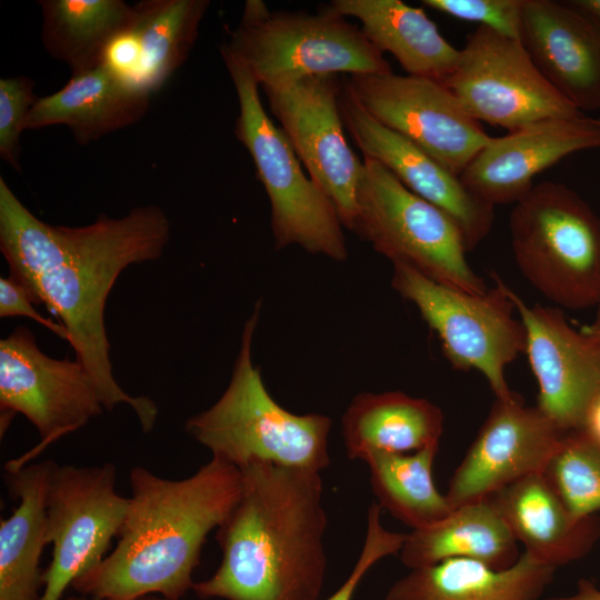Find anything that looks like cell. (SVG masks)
Segmentation results:
<instances>
[{
  "label": "cell",
  "instance_id": "obj_36",
  "mask_svg": "<svg viewBox=\"0 0 600 600\" xmlns=\"http://www.w3.org/2000/svg\"><path fill=\"white\" fill-rule=\"evenodd\" d=\"M544 600H600V589L588 579L578 581L577 591L570 596L553 597Z\"/></svg>",
  "mask_w": 600,
  "mask_h": 600
},
{
  "label": "cell",
  "instance_id": "obj_4",
  "mask_svg": "<svg viewBox=\"0 0 600 600\" xmlns=\"http://www.w3.org/2000/svg\"><path fill=\"white\" fill-rule=\"evenodd\" d=\"M260 311L258 300L243 326L228 387L210 408L190 417L184 429L212 458L238 469L267 462L321 472L330 464L331 419L293 413L269 393L252 361Z\"/></svg>",
  "mask_w": 600,
  "mask_h": 600
},
{
  "label": "cell",
  "instance_id": "obj_14",
  "mask_svg": "<svg viewBox=\"0 0 600 600\" xmlns=\"http://www.w3.org/2000/svg\"><path fill=\"white\" fill-rule=\"evenodd\" d=\"M262 89L309 178L332 202L343 227L352 230L362 162L344 136L339 77L317 74Z\"/></svg>",
  "mask_w": 600,
  "mask_h": 600
},
{
  "label": "cell",
  "instance_id": "obj_22",
  "mask_svg": "<svg viewBox=\"0 0 600 600\" xmlns=\"http://www.w3.org/2000/svg\"><path fill=\"white\" fill-rule=\"evenodd\" d=\"M150 96L101 64L72 73L60 90L38 98L24 128L67 126L77 143L86 146L141 120L149 110Z\"/></svg>",
  "mask_w": 600,
  "mask_h": 600
},
{
  "label": "cell",
  "instance_id": "obj_28",
  "mask_svg": "<svg viewBox=\"0 0 600 600\" xmlns=\"http://www.w3.org/2000/svg\"><path fill=\"white\" fill-rule=\"evenodd\" d=\"M41 41L72 73L102 64L107 49L133 19L122 0H41Z\"/></svg>",
  "mask_w": 600,
  "mask_h": 600
},
{
  "label": "cell",
  "instance_id": "obj_12",
  "mask_svg": "<svg viewBox=\"0 0 600 600\" xmlns=\"http://www.w3.org/2000/svg\"><path fill=\"white\" fill-rule=\"evenodd\" d=\"M129 498L116 491V468L56 464L47 496L48 542L52 560L43 571L40 600L63 593L106 556L119 536Z\"/></svg>",
  "mask_w": 600,
  "mask_h": 600
},
{
  "label": "cell",
  "instance_id": "obj_37",
  "mask_svg": "<svg viewBox=\"0 0 600 600\" xmlns=\"http://www.w3.org/2000/svg\"><path fill=\"white\" fill-rule=\"evenodd\" d=\"M572 7L600 23V0H570Z\"/></svg>",
  "mask_w": 600,
  "mask_h": 600
},
{
  "label": "cell",
  "instance_id": "obj_23",
  "mask_svg": "<svg viewBox=\"0 0 600 600\" xmlns=\"http://www.w3.org/2000/svg\"><path fill=\"white\" fill-rule=\"evenodd\" d=\"M52 460L6 471L9 493L19 501L0 522V600H40V559L48 544L47 496Z\"/></svg>",
  "mask_w": 600,
  "mask_h": 600
},
{
  "label": "cell",
  "instance_id": "obj_21",
  "mask_svg": "<svg viewBox=\"0 0 600 600\" xmlns=\"http://www.w3.org/2000/svg\"><path fill=\"white\" fill-rule=\"evenodd\" d=\"M487 499L524 552L542 564L557 569L579 560L600 538V518L573 517L542 473L527 476Z\"/></svg>",
  "mask_w": 600,
  "mask_h": 600
},
{
  "label": "cell",
  "instance_id": "obj_10",
  "mask_svg": "<svg viewBox=\"0 0 600 600\" xmlns=\"http://www.w3.org/2000/svg\"><path fill=\"white\" fill-rule=\"evenodd\" d=\"M0 409L1 432L16 413H21L40 437L34 448L7 462L6 471L28 464L104 410L84 367L78 360L47 356L26 327L0 340Z\"/></svg>",
  "mask_w": 600,
  "mask_h": 600
},
{
  "label": "cell",
  "instance_id": "obj_38",
  "mask_svg": "<svg viewBox=\"0 0 600 600\" xmlns=\"http://www.w3.org/2000/svg\"><path fill=\"white\" fill-rule=\"evenodd\" d=\"M67 600H94V599H91V598H89L87 596H81V594L77 593V596L68 597ZM129 600H168V599H166V598H163L161 596H158V594H147V596L129 599Z\"/></svg>",
  "mask_w": 600,
  "mask_h": 600
},
{
  "label": "cell",
  "instance_id": "obj_7",
  "mask_svg": "<svg viewBox=\"0 0 600 600\" xmlns=\"http://www.w3.org/2000/svg\"><path fill=\"white\" fill-rule=\"evenodd\" d=\"M220 53L239 102L234 136L249 151L268 194L274 248L299 246L308 253L344 261L343 224L332 202L304 174L284 132L264 111L251 73L226 51Z\"/></svg>",
  "mask_w": 600,
  "mask_h": 600
},
{
  "label": "cell",
  "instance_id": "obj_11",
  "mask_svg": "<svg viewBox=\"0 0 600 600\" xmlns=\"http://www.w3.org/2000/svg\"><path fill=\"white\" fill-rule=\"evenodd\" d=\"M443 84L477 121L508 131L583 114L546 80L519 39L481 26L468 36Z\"/></svg>",
  "mask_w": 600,
  "mask_h": 600
},
{
  "label": "cell",
  "instance_id": "obj_9",
  "mask_svg": "<svg viewBox=\"0 0 600 600\" xmlns=\"http://www.w3.org/2000/svg\"><path fill=\"white\" fill-rule=\"evenodd\" d=\"M392 264V288L417 307L451 366L481 372L496 398H510L513 392L504 370L526 349L524 327L514 317L510 288L493 273L492 288L470 293L439 283L408 264Z\"/></svg>",
  "mask_w": 600,
  "mask_h": 600
},
{
  "label": "cell",
  "instance_id": "obj_3",
  "mask_svg": "<svg viewBox=\"0 0 600 600\" xmlns=\"http://www.w3.org/2000/svg\"><path fill=\"white\" fill-rule=\"evenodd\" d=\"M129 481L131 497L116 547L71 588L94 600L147 594L180 600L192 590L207 536L240 498L241 471L211 458L184 479L134 467Z\"/></svg>",
  "mask_w": 600,
  "mask_h": 600
},
{
  "label": "cell",
  "instance_id": "obj_20",
  "mask_svg": "<svg viewBox=\"0 0 600 600\" xmlns=\"http://www.w3.org/2000/svg\"><path fill=\"white\" fill-rule=\"evenodd\" d=\"M209 7V0L137 2L130 26L111 42L102 64L151 94L188 59Z\"/></svg>",
  "mask_w": 600,
  "mask_h": 600
},
{
  "label": "cell",
  "instance_id": "obj_5",
  "mask_svg": "<svg viewBox=\"0 0 600 600\" xmlns=\"http://www.w3.org/2000/svg\"><path fill=\"white\" fill-rule=\"evenodd\" d=\"M220 50L262 87L317 74H387L391 67L361 28L324 8L318 13L270 11L248 0L239 24Z\"/></svg>",
  "mask_w": 600,
  "mask_h": 600
},
{
  "label": "cell",
  "instance_id": "obj_40",
  "mask_svg": "<svg viewBox=\"0 0 600 600\" xmlns=\"http://www.w3.org/2000/svg\"><path fill=\"white\" fill-rule=\"evenodd\" d=\"M597 120H598V122L600 123V118H599V119H597Z\"/></svg>",
  "mask_w": 600,
  "mask_h": 600
},
{
  "label": "cell",
  "instance_id": "obj_8",
  "mask_svg": "<svg viewBox=\"0 0 600 600\" xmlns=\"http://www.w3.org/2000/svg\"><path fill=\"white\" fill-rule=\"evenodd\" d=\"M351 231L392 263L408 264L439 283L470 293L488 290L467 261L468 250L457 223L366 157Z\"/></svg>",
  "mask_w": 600,
  "mask_h": 600
},
{
  "label": "cell",
  "instance_id": "obj_13",
  "mask_svg": "<svg viewBox=\"0 0 600 600\" xmlns=\"http://www.w3.org/2000/svg\"><path fill=\"white\" fill-rule=\"evenodd\" d=\"M344 86L369 114L457 177L491 139L456 96L436 80L393 72L350 74Z\"/></svg>",
  "mask_w": 600,
  "mask_h": 600
},
{
  "label": "cell",
  "instance_id": "obj_16",
  "mask_svg": "<svg viewBox=\"0 0 600 600\" xmlns=\"http://www.w3.org/2000/svg\"><path fill=\"white\" fill-rule=\"evenodd\" d=\"M537 407L513 393L498 399L452 474L446 498L452 509L489 498L541 473L563 436Z\"/></svg>",
  "mask_w": 600,
  "mask_h": 600
},
{
  "label": "cell",
  "instance_id": "obj_17",
  "mask_svg": "<svg viewBox=\"0 0 600 600\" xmlns=\"http://www.w3.org/2000/svg\"><path fill=\"white\" fill-rule=\"evenodd\" d=\"M339 109L344 130L363 157L381 163L407 189L444 211L459 227L468 251L489 234L494 207L476 197L459 177L412 141L369 114L344 83Z\"/></svg>",
  "mask_w": 600,
  "mask_h": 600
},
{
  "label": "cell",
  "instance_id": "obj_15",
  "mask_svg": "<svg viewBox=\"0 0 600 600\" xmlns=\"http://www.w3.org/2000/svg\"><path fill=\"white\" fill-rule=\"evenodd\" d=\"M510 297L526 332L530 368L537 379V408L562 432L581 429L600 392V332L577 330L561 308L528 306Z\"/></svg>",
  "mask_w": 600,
  "mask_h": 600
},
{
  "label": "cell",
  "instance_id": "obj_24",
  "mask_svg": "<svg viewBox=\"0 0 600 600\" xmlns=\"http://www.w3.org/2000/svg\"><path fill=\"white\" fill-rule=\"evenodd\" d=\"M554 571L526 552L503 570L472 559H448L410 569L390 587L386 600H539Z\"/></svg>",
  "mask_w": 600,
  "mask_h": 600
},
{
  "label": "cell",
  "instance_id": "obj_19",
  "mask_svg": "<svg viewBox=\"0 0 600 600\" xmlns=\"http://www.w3.org/2000/svg\"><path fill=\"white\" fill-rule=\"evenodd\" d=\"M519 40L569 103L600 110V23L568 1L523 0Z\"/></svg>",
  "mask_w": 600,
  "mask_h": 600
},
{
  "label": "cell",
  "instance_id": "obj_35",
  "mask_svg": "<svg viewBox=\"0 0 600 600\" xmlns=\"http://www.w3.org/2000/svg\"><path fill=\"white\" fill-rule=\"evenodd\" d=\"M581 429L600 446V392L591 401Z\"/></svg>",
  "mask_w": 600,
  "mask_h": 600
},
{
  "label": "cell",
  "instance_id": "obj_33",
  "mask_svg": "<svg viewBox=\"0 0 600 600\" xmlns=\"http://www.w3.org/2000/svg\"><path fill=\"white\" fill-rule=\"evenodd\" d=\"M381 508L372 501L367 514L366 538L350 574L326 600H352L366 573L381 559L400 553L407 533L387 530L381 523Z\"/></svg>",
  "mask_w": 600,
  "mask_h": 600
},
{
  "label": "cell",
  "instance_id": "obj_34",
  "mask_svg": "<svg viewBox=\"0 0 600 600\" xmlns=\"http://www.w3.org/2000/svg\"><path fill=\"white\" fill-rule=\"evenodd\" d=\"M34 301L30 293L19 281L12 277L0 278V317H26L32 319L63 340H69L67 329L53 320L40 314L33 308Z\"/></svg>",
  "mask_w": 600,
  "mask_h": 600
},
{
  "label": "cell",
  "instance_id": "obj_31",
  "mask_svg": "<svg viewBox=\"0 0 600 600\" xmlns=\"http://www.w3.org/2000/svg\"><path fill=\"white\" fill-rule=\"evenodd\" d=\"M34 81L27 76L0 79V157L10 167L20 170V136L26 120L38 99Z\"/></svg>",
  "mask_w": 600,
  "mask_h": 600
},
{
  "label": "cell",
  "instance_id": "obj_26",
  "mask_svg": "<svg viewBox=\"0 0 600 600\" xmlns=\"http://www.w3.org/2000/svg\"><path fill=\"white\" fill-rule=\"evenodd\" d=\"M444 417L424 398L400 391L357 394L341 418L347 456L362 460L371 452L410 453L439 447Z\"/></svg>",
  "mask_w": 600,
  "mask_h": 600
},
{
  "label": "cell",
  "instance_id": "obj_1",
  "mask_svg": "<svg viewBox=\"0 0 600 600\" xmlns=\"http://www.w3.org/2000/svg\"><path fill=\"white\" fill-rule=\"evenodd\" d=\"M170 231L158 206L137 207L121 218L101 214L82 227L52 226L36 217L0 177V251L10 277L26 287L34 303L58 316L103 409L129 406L146 433L154 428L159 410L152 399L130 396L116 381L104 308L120 273L159 259Z\"/></svg>",
  "mask_w": 600,
  "mask_h": 600
},
{
  "label": "cell",
  "instance_id": "obj_25",
  "mask_svg": "<svg viewBox=\"0 0 600 600\" xmlns=\"http://www.w3.org/2000/svg\"><path fill=\"white\" fill-rule=\"evenodd\" d=\"M326 8L358 19L374 48L391 53L408 76L444 83L458 64L460 50L422 8L401 0H332Z\"/></svg>",
  "mask_w": 600,
  "mask_h": 600
},
{
  "label": "cell",
  "instance_id": "obj_39",
  "mask_svg": "<svg viewBox=\"0 0 600 600\" xmlns=\"http://www.w3.org/2000/svg\"><path fill=\"white\" fill-rule=\"evenodd\" d=\"M597 308H598V310H597V313H596V319L590 326H588V328L593 330V331L600 332V303L598 304Z\"/></svg>",
  "mask_w": 600,
  "mask_h": 600
},
{
  "label": "cell",
  "instance_id": "obj_27",
  "mask_svg": "<svg viewBox=\"0 0 600 600\" xmlns=\"http://www.w3.org/2000/svg\"><path fill=\"white\" fill-rule=\"evenodd\" d=\"M520 556L518 541L489 499L454 508L440 521L412 530L400 551L409 569L462 558L503 570Z\"/></svg>",
  "mask_w": 600,
  "mask_h": 600
},
{
  "label": "cell",
  "instance_id": "obj_18",
  "mask_svg": "<svg viewBox=\"0 0 600 600\" xmlns=\"http://www.w3.org/2000/svg\"><path fill=\"white\" fill-rule=\"evenodd\" d=\"M600 149V123L584 114L552 118L491 137L460 174L466 188L482 201L516 203L533 179L571 153Z\"/></svg>",
  "mask_w": 600,
  "mask_h": 600
},
{
  "label": "cell",
  "instance_id": "obj_2",
  "mask_svg": "<svg viewBox=\"0 0 600 600\" xmlns=\"http://www.w3.org/2000/svg\"><path fill=\"white\" fill-rule=\"evenodd\" d=\"M240 471V498L216 531L221 563L192 591L200 599L319 600L328 526L320 472L267 462Z\"/></svg>",
  "mask_w": 600,
  "mask_h": 600
},
{
  "label": "cell",
  "instance_id": "obj_30",
  "mask_svg": "<svg viewBox=\"0 0 600 600\" xmlns=\"http://www.w3.org/2000/svg\"><path fill=\"white\" fill-rule=\"evenodd\" d=\"M541 473L573 517L600 511V446L582 429L563 433Z\"/></svg>",
  "mask_w": 600,
  "mask_h": 600
},
{
  "label": "cell",
  "instance_id": "obj_6",
  "mask_svg": "<svg viewBox=\"0 0 600 600\" xmlns=\"http://www.w3.org/2000/svg\"><path fill=\"white\" fill-rule=\"evenodd\" d=\"M511 248L523 277L570 310L600 303V217L561 182L534 184L510 213Z\"/></svg>",
  "mask_w": 600,
  "mask_h": 600
},
{
  "label": "cell",
  "instance_id": "obj_32",
  "mask_svg": "<svg viewBox=\"0 0 600 600\" xmlns=\"http://www.w3.org/2000/svg\"><path fill=\"white\" fill-rule=\"evenodd\" d=\"M432 10L519 39L523 0H422Z\"/></svg>",
  "mask_w": 600,
  "mask_h": 600
},
{
  "label": "cell",
  "instance_id": "obj_29",
  "mask_svg": "<svg viewBox=\"0 0 600 600\" xmlns=\"http://www.w3.org/2000/svg\"><path fill=\"white\" fill-rule=\"evenodd\" d=\"M437 452L438 447L410 453L377 451L362 459L376 502L412 530L431 526L452 511L433 480Z\"/></svg>",
  "mask_w": 600,
  "mask_h": 600
}]
</instances>
